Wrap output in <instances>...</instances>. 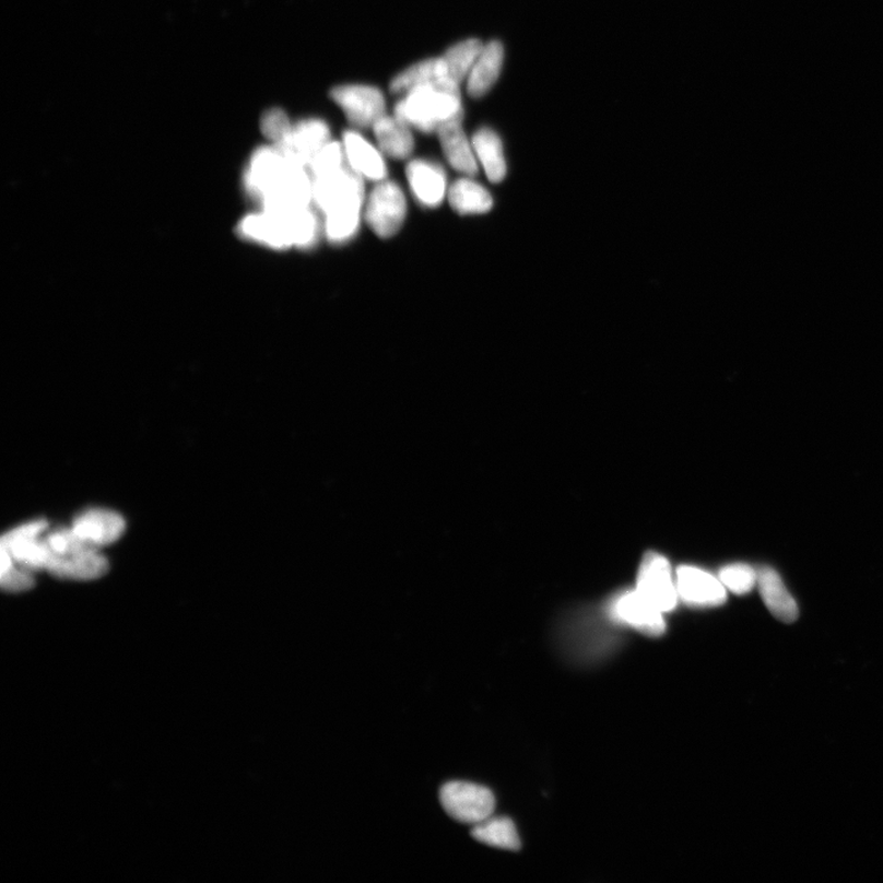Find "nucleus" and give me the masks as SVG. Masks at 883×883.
<instances>
[{
    "mask_svg": "<svg viewBox=\"0 0 883 883\" xmlns=\"http://www.w3.org/2000/svg\"><path fill=\"white\" fill-rule=\"evenodd\" d=\"M396 117L421 132H437L451 120L463 118L460 93L433 84L419 86L398 103Z\"/></svg>",
    "mask_w": 883,
    "mask_h": 883,
    "instance_id": "f257e3e1",
    "label": "nucleus"
},
{
    "mask_svg": "<svg viewBox=\"0 0 883 883\" xmlns=\"http://www.w3.org/2000/svg\"><path fill=\"white\" fill-rule=\"evenodd\" d=\"M301 168L306 167L291 162L275 145L259 149L246 173L248 193L263 207L283 192Z\"/></svg>",
    "mask_w": 883,
    "mask_h": 883,
    "instance_id": "f03ea898",
    "label": "nucleus"
},
{
    "mask_svg": "<svg viewBox=\"0 0 883 883\" xmlns=\"http://www.w3.org/2000/svg\"><path fill=\"white\" fill-rule=\"evenodd\" d=\"M442 808L459 824L475 826L494 815L493 791L466 781H449L439 790Z\"/></svg>",
    "mask_w": 883,
    "mask_h": 883,
    "instance_id": "7ed1b4c3",
    "label": "nucleus"
},
{
    "mask_svg": "<svg viewBox=\"0 0 883 883\" xmlns=\"http://www.w3.org/2000/svg\"><path fill=\"white\" fill-rule=\"evenodd\" d=\"M314 180V203L325 215L349 207H364L363 177L346 165Z\"/></svg>",
    "mask_w": 883,
    "mask_h": 883,
    "instance_id": "20e7f679",
    "label": "nucleus"
},
{
    "mask_svg": "<svg viewBox=\"0 0 883 883\" xmlns=\"http://www.w3.org/2000/svg\"><path fill=\"white\" fill-rule=\"evenodd\" d=\"M636 589L649 603L667 614L679 603L676 576L670 562L658 552H647L641 558Z\"/></svg>",
    "mask_w": 883,
    "mask_h": 883,
    "instance_id": "39448f33",
    "label": "nucleus"
},
{
    "mask_svg": "<svg viewBox=\"0 0 883 883\" xmlns=\"http://www.w3.org/2000/svg\"><path fill=\"white\" fill-rule=\"evenodd\" d=\"M407 216V200L393 183L378 185L370 193L365 217L374 233L382 238L398 234Z\"/></svg>",
    "mask_w": 883,
    "mask_h": 883,
    "instance_id": "423d86ee",
    "label": "nucleus"
},
{
    "mask_svg": "<svg viewBox=\"0 0 883 883\" xmlns=\"http://www.w3.org/2000/svg\"><path fill=\"white\" fill-rule=\"evenodd\" d=\"M48 528L45 520L33 521L8 531L2 538L0 549L8 552L15 564L33 572L47 568L51 551H49L44 533Z\"/></svg>",
    "mask_w": 883,
    "mask_h": 883,
    "instance_id": "0eeeda50",
    "label": "nucleus"
},
{
    "mask_svg": "<svg viewBox=\"0 0 883 883\" xmlns=\"http://www.w3.org/2000/svg\"><path fill=\"white\" fill-rule=\"evenodd\" d=\"M46 570L59 579L93 580L107 574L108 562L99 549L79 538L63 554L51 555Z\"/></svg>",
    "mask_w": 883,
    "mask_h": 883,
    "instance_id": "6e6552de",
    "label": "nucleus"
},
{
    "mask_svg": "<svg viewBox=\"0 0 883 883\" xmlns=\"http://www.w3.org/2000/svg\"><path fill=\"white\" fill-rule=\"evenodd\" d=\"M330 97L344 110L349 122L358 128L374 127L386 113L385 96L373 86H337L331 89Z\"/></svg>",
    "mask_w": 883,
    "mask_h": 883,
    "instance_id": "1a4fd4ad",
    "label": "nucleus"
},
{
    "mask_svg": "<svg viewBox=\"0 0 883 883\" xmlns=\"http://www.w3.org/2000/svg\"><path fill=\"white\" fill-rule=\"evenodd\" d=\"M610 615L647 636L658 637L667 629L664 614L641 597L637 589L624 591L612 600Z\"/></svg>",
    "mask_w": 883,
    "mask_h": 883,
    "instance_id": "9d476101",
    "label": "nucleus"
},
{
    "mask_svg": "<svg viewBox=\"0 0 883 883\" xmlns=\"http://www.w3.org/2000/svg\"><path fill=\"white\" fill-rule=\"evenodd\" d=\"M679 599L690 607L715 608L727 601V588L720 579L696 566L684 565L676 569Z\"/></svg>",
    "mask_w": 883,
    "mask_h": 883,
    "instance_id": "9b49d317",
    "label": "nucleus"
},
{
    "mask_svg": "<svg viewBox=\"0 0 883 883\" xmlns=\"http://www.w3.org/2000/svg\"><path fill=\"white\" fill-rule=\"evenodd\" d=\"M329 128L319 119L303 120L275 146L297 165L307 168L315 155L329 143Z\"/></svg>",
    "mask_w": 883,
    "mask_h": 883,
    "instance_id": "f8f14e48",
    "label": "nucleus"
},
{
    "mask_svg": "<svg viewBox=\"0 0 883 883\" xmlns=\"http://www.w3.org/2000/svg\"><path fill=\"white\" fill-rule=\"evenodd\" d=\"M72 530L85 543L102 550L122 537L126 521L116 511L92 509L74 520Z\"/></svg>",
    "mask_w": 883,
    "mask_h": 883,
    "instance_id": "ddd939ff",
    "label": "nucleus"
},
{
    "mask_svg": "<svg viewBox=\"0 0 883 883\" xmlns=\"http://www.w3.org/2000/svg\"><path fill=\"white\" fill-rule=\"evenodd\" d=\"M485 46L479 39H467L437 58L440 84L451 92H459V85L473 69Z\"/></svg>",
    "mask_w": 883,
    "mask_h": 883,
    "instance_id": "4468645a",
    "label": "nucleus"
},
{
    "mask_svg": "<svg viewBox=\"0 0 883 883\" xmlns=\"http://www.w3.org/2000/svg\"><path fill=\"white\" fill-rule=\"evenodd\" d=\"M239 233L255 243L274 249H286L294 246L285 219L264 209L262 213L246 216L239 224Z\"/></svg>",
    "mask_w": 883,
    "mask_h": 883,
    "instance_id": "2eb2a0df",
    "label": "nucleus"
},
{
    "mask_svg": "<svg viewBox=\"0 0 883 883\" xmlns=\"http://www.w3.org/2000/svg\"><path fill=\"white\" fill-rule=\"evenodd\" d=\"M757 574L760 594L770 614L785 624L796 622L799 617V607L782 584L778 572L764 566L757 569Z\"/></svg>",
    "mask_w": 883,
    "mask_h": 883,
    "instance_id": "dca6fc26",
    "label": "nucleus"
},
{
    "mask_svg": "<svg viewBox=\"0 0 883 883\" xmlns=\"http://www.w3.org/2000/svg\"><path fill=\"white\" fill-rule=\"evenodd\" d=\"M411 190L421 204L435 208L446 196V176L437 165L415 160L407 168Z\"/></svg>",
    "mask_w": 883,
    "mask_h": 883,
    "instance_id": "f3484780",
    "label": "nucleus"
},
{
    "mask_svg": "<svg viewBox=\"0 0 883 883\" xmlns=\"http://www.w3.org/2000/svg\"><path fill=\"white\" fill-rule=\"evenodd\" d=\"M437 134L442 150H444L450 166L459 170L460 174L467 176L476 175V154L474 148H471L463 127H461V119L451 120V122L442 126L437 130Z\"/></svg>",
    "mask_w": 883,
    "mask_h": 883,
    "instance_id": "a211bd4d",
    "label": "nucleus"
},
{
    "mask_svg": "<svg viewBox=\"0 0 883 883\" xmlns=\"http://www.w3.org/2000/svg\"><path fill=\"white\" fill-rule=\"evenodd\" d=\"M344 150L348 165L355 173L370 180H382L387 176V167L382 155L367 140L356 132L344 134Z\"/></svg>",
    "mask_w": 883,
    "mask_h": 883,
    "instance_id": "6ab92c4d",
    "label": "nucleus"
},
{
    "mask_svg": "<svg viewBox=\"0 0 883 883\" xmlns=\"http://www.w3.org/2000/svg\"><path fill=\"white\" fill-rule=\"evenodd\" d=\"M505 49L499 43L486 45L471 69L468 78V94L475 98L485 96L497 82L504 64Z\"/></svg>",
    "mask_w": 883,
    "mask_h": 883,
    "instance_id": "aec40b11",
    "label": "nucleus"
},
{
    "mask_svg": "<svg viewBox=\"0 0 883 883\" xmlns=\"http://www.w3.org/2000/svg\"><path fill=\"white\" fill-rule=\"evenodd\" d=\"M380 150L393 158H405L413 153L414 139L409 126L397 117H380L374 126Z\"/></svg>",
    "mask_w": 883,
    "mask_h": 883,
    "instance_id": "412c9836",
    "label": "nucleus"
},
{
    "mask_svg": "<svg viewBox=\"0 0 883 883\" xmlns=\"http://www.w3.org/2000/svg\"><path fill=\"white\" fill-rule=\"evenodd\" d=\"M473 148L491 183H502L507 174V164L499 137L494 130L480 129L473 137Z\"/></svg>",
    "mask_w": 883,
    "mask_h": 883,
    "instance_id": "4be33fe9",
    "label": "nucleus"
},
{
    "mask_svg": "<svg viewBox=\"0 0 883 883\" xmlns=\"http://www.w3.org/2000/svg\"><path fill=\"white\" fill-rule=\"evenodd\" d=\"M449 203L459 214H485L493 209V197L487 190L474 183V180L463 178L449 189Z\"/></svg>",
    "mask_w": 883,
    "mask_h": 883,
    "instance_id": "5701e85b",
    "label": "nucleus"
},
{
    "mask_svg": "<svg viewBox=\"0 0 883 883\" xmlns=\"http://www.w3.org/2000/svg\"><path fill=\"white\" fill-rule=\"evenodd\" d=\"M471 837L483 845L497 849L518 851L521 841L514 821L507 817H488L471 829Z\"/></svg>",
    "mask_w": 883,
    "mask_h": 883,
    "instance_id": "b1692460",
    "label": "nucleus"
},
{
    "mask_svg": "<svg viewBox=\"0 0 883 883\" xmlns=\"http://www.w3.org/2000/svg\"><path fill=\"white\" fill-rule=\"evenodd\" d=\"M275 213L285 219L294 246L309 248L316 245L319 236V223L310 205Z\"/></svg>",
    "mask_w": 883,
    "mask_h": 883,
    "instance_id": "393cba45",
    "label": "nucleus"
},
{
    "mask_svg": "<svg viewBox=\"0 0 883 883\" xmlns=\"http://www.w3.org/2000/svg\"><path fill=\"white\" fill-rule=\"evenodd\" d=\"M429 84L444 87V85L440 84L438 75L437 58L424 60V62L410 67L404 70V72L398 74L391 80L390 92L395 94H408L411 90Z\"/></svg>",
    "mask_w": 883,
    "mask_h": 883,
    "instance_id": "a878e982",
    "label": "nucleus"
},
{
    "mask_svg": "<svg viewBox=\"0 0 883 883\" xmlns=\"http://www.w3.org/2000/svg\"><path fill=\"white\" fill-rule=\"evenodd\" d=\"M2 554V569H0V585L8 593H22L35 586V577L32 569L15 564L7 551L0 549Z\"/></svg>",
    "mask_w": 883,
    "mask_h": 883,
    "instance_id": "bb28decb",
    "label": "nucleus"
},
{
    "mask_svg": "<svg viewBox=\"0 0 883 883\" xmlns=\"http://www.w3.org/2000/svg\"><path fill=\"white\" fill-rule=\"evenodd\" d=\"M718 578L731 593L745 596L757 586L758 574L746 564H732L719 570Z\"/></svg>",
    "mask_w": 883,
    "mask_h": 883,
    "instance_id": "cd10ccee",
    "label": "nucleus"
},
{
    "mask_svg": "<svg viewBox=\"0 0 883 883\" xmlns=\"http://www.w3.org/2000/svg\"><path fill=\"white\" fill-rule=\"evenodd\" d=\"M345 150L337 142H329L313 158L307 170L313 179L333 173L346 165Z\"/></svg>",
    "mask_w": 883,
    "mask_h": 883,
    "instance_id": "c85d7f7f",
    "label": "nucleus"
},
{
    "mask_svg": "<svg viewBox=\"0 0 883 883\" xmlns=\"http://www.w3.org/2000/svg\"><path fill=\"white\" fill-rule=\"evenodd\" d=\"M260 128H262L263 134L276 145L286 138L293 126L283 109L273 108L263 115Z\"/></svg>",
    "mask_w": 883,
    "mask_h": 883,
    "instance_id": "c756f323",
    "label": "nucleus"
}]
</instances>
